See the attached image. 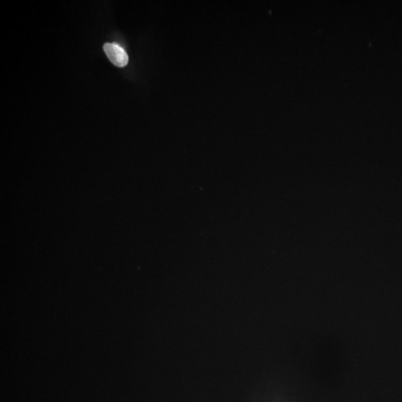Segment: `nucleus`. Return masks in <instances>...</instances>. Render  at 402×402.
Listing matches in <instances>:
<instances>
[{
    "mask_svg": "<svg viewBox=\"0 0 402 402\" xmlns=\"http://www.w3.org/2000/svg\"><path fill=\"white\" fill-rule=\"evenodd\" d=\"M104 51L112 63L118 67H124L128 63V55L122 47L116 43H105Z\"/></svg>",
    "mask_w": 402,
    "mask_h": 402,
    "instance_id": "obj_1",
    "label": "nucleus"
}]
</instances>
